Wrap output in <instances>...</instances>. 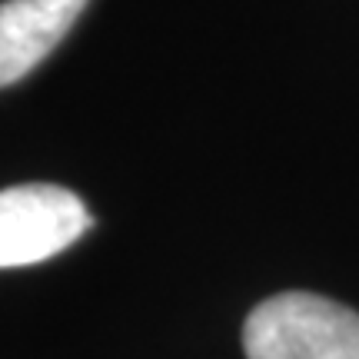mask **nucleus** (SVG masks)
Wrapping results in <instances>:
<instances>
[{
	"instance_id": "2",
	"label": "nucleus",
	"mask_w": 359,
	"mask_h": 359,
	"mask_svg": "<svg viewBox=\"0 0 359 359\" xmlns=\"http://www.w3.org/2000/svg\"><path fill=\"white\" fill-rule=\"evenodd\" d=\"M90 223L87 206L64 187L24 183L0 190V269L30 266L64 253Z\"/></svg>"
},
{
	"instance_id": "3",
	"label": "nucleus",
	"mask_w": 359,
	"mask_h": 359,
	"mask_svg": "<svg viewBox=\"0 0 359 359\" xmlns=\"http://www.w3.org/2000/svg\"><path fill=\"white\" fill-rule=\"evenodd\" d=\"M87 0H4L0 4V87L27 77L77 24Z\"/></svg>"
},
{
	"instance_id": "1",
	"label": "nucleus",
	"mask_w": 359,
	"mask_h": 359,
	"mask_svg": "<svg viewBox=\"0 0 359 359\" xmlns=\"http://www.w3.org/2000/svg\"><path fill=\"white\" fill-rule=\"evenodd\" d=\"M246 359H359V313L316 293L263 299L243 326Z\"/></svg>"
}]
</instances>
